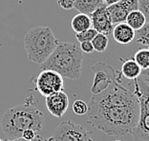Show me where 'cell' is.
Returning <instances> with one entry per match:
<instances>
[{"instance_id": "6da1fadb", "label": "cell", "mask_w": 149, "mask_h": 141, "mask_svg": "<svg viewBox=\"0 0 149 141\" xmlns=\"http://www.w3.org/2000/svg\"><path fill=\"white\" fill-rule=\"evenodd\" d=\"M87 122L108 135L131 133L140 119V102L134 92L115 83L90 99Z\"/></svg>"}, {"instance_id": "7a4b0ae2", "label": "cell", "mask_w": 149, "mask_h": 141, "mask_svg": "<svg viewBox=\"0 0 149 141\" xmlns=\"http://www.w3.org/2000/svg\"><path fill=\"white\" fill-rule=\"evenodd\" d=\"M44 115L33 106V102L27 101L10 108L1 117L0 126L7 139L21 137L26 130L40 132L43 127Z\"/></svg>"}, {"instance_id": "3957f363", "label": "cell", "mask_w": 149, "mask_h": 141, "mask_svg": "<svg viewBox=\"0 0 149 141\" xmlns=\"http://www.w3.org/2000/svg\"><path fill=\"white\" fill-rule=\"evenodd\" d=\"M82 60V52L77 43L58 42L54 53L40 67L42 70H55L63 78L74 80L81 75Z\"/></svg>"}, {"instance_id": "277c9868", "label": "cell", "mask_w": 149, "mask_h": 141, "mask_svg": "<svg viewBox=\"0 0 149 141\" xmlns=\"http://www.w3.org/2000/svg\"><path fill=\"white\" fill-rule=\"evenodd\" d=\"M58 42L49 27H33L27 32L24 37V46L28 59L38 65H42L54 53Z\"/></svg>"}, {"instance_id": "5b68a950", "label": "cell", "mask_w": 149, "mask_h": 141, "mask_svg": "<svg viewBox=\"0 0 149 141\" xmlns=\"http://www.w3.org/2000/svg\"><path fill=\"white\" fill-rule=\"evenodd\" d=\"M133 81L134 93L140 102V119L131 135L134 141H149V86L140 77Z\"/></svg>"}, {"instance_id": "8992f818", "label": "cell", "mask_w": 149, "mask_h": 141, "mask_svg": "<svg viewBox=\"0 0 149 141\" xmlns=\"http://www.w3.org/2000/svg\"><path fill=\"white\" fill-rule=\"evenodd\" d=\"M92 70L95 73L91 92L93 95H97L115 83H121L120 70H117L102 61L97 62L92 66Z\"/></svg>"}, {"instance_id": "52a82bcc", "label": "cell", "mask_w": 149, "mask_h": 141, "mask_svg": "<svg viewBox=\"0 0 149 141\" xmlns=\"http://www.w3.org/2000/svg\"><path fill=\"white\" fill-rule=\"evenodd\" d=\"M55 141H94L85 127L71 120L60 122L54 132Z\"/></svg>"}, {"instance_id": "ba28073f", "label": "cell", "mask_w": 149, "mask_h": 141, "mask_svg": "<svg viewBox=\"0 0 149 141\" xmlns=\"http://www.w3.org/2000/svg\"><path fill=\"white\" fill-rule=\"evenodd\" d=\"M36 88L42 96H49L53 93L63 91V77L52 70H42L36 78Z\"/></svg>"}, {"instance_id": "9c48e42d", "label": "cell", "mask_w": 149, "mask_h": 141, "mask_svg": "<svg viewBox=\"0 0 149 141\" xmlns=\"http://www.w3.org/2000/svg\"><path fill=\"white\" fill-rule=\"evenodd\" d=\"M45 103L51 115L61 117L69 108V97L64 91H60L47 96Z\"/></svg>"}, {"instance_id": "30bf717a", "label": "cell", "mask_w": 149, "mask_h": 141, "mask_svg": "<svg viewBox=\"0 0 149 141\" xmlns=\"http://www.w3.org/2000/svg\"><path fill=\"white\" fill-rule=\"evenodd\" d=\"M107 6L101 7V8L96 10L93 13L90 15L91 20H92V27L97 32L103 33L105 35H112L114 29V24L109 16V13L106 9Z\"/></svg>"}, {"instance_id": "8fae6325", "label": "cell", "mask_w": 149, "mask_h": 141, "mask_svg": "<svg viewBox=\"0 0 149 141\" xmlns=\"http://www.w3.org/2000/svg\"><path fill=\"white\" fill-rule=\"evenodd\" d=\"M114 40L118 44L126 45L131 43L136 37V31L133 30L126 22L116 24L112 32Z\"/></svg>"}, {"instance_id": "7c38bea8", "label": "cell", "mask_w": 149, "mask_h": 141, "mask_svg": "<svg viewBox=\"0 0 149 141\" xmlns=\"http://www.w3.org/2000/svg\"><path fill=\"white\" fill-rule=\"evenodd\" d=\"M106 9L114 25L121 22H125L128 13L130 12L129 10L125 7V5L120 0L117 3H115V4L107 6Z\"/></svg>"}, {"instance_id": "4fadbf2b", "label": "cell", "mask_w": 149, "mask_h": 141, "mask_svg": "<svg viewBox=\"0 0 149 141\" xmlns=\"http://www.w3.org/2000/svg\"><path fill=\"white\" fill-rule=\"evenodd\" d=\"M120 60L123 61L121 70H120L123 76H124L125 78L129 80H135L141 76L143 70H141V68L138 65V63L133 58L131 59L120 58Z\"/></svg>"}, {"instance_id": "5bb4252c", "label": "cell", "mask_w": 149, "mask_h": 141, "mask_svg": "<svg viewBox=\"0 0 149 141\" xmlns=\"http://www.w3.org/2000/svg\"><path fill=\"white\" fill-rule=\"evenodd\" d=\"M104 6H106L104 0H74V9L81 13L89 15Z\"/></svg>"}, {"instance_id": "9a60e30c", "label": "cell", "mask_w": 149, "mask_h": 141, "mask_svg": "<svg viewBox=\"0 0 149 141\" xmlns=\"http://www.w3.org/2000/svg\"><path fill=\"white\" fill-rule=\"evenodd\" d=\"M71 26H72V29L74 32L79 33L92 28V20H91L89 15L79 12L73 17Z\"/></svg>"}, {"instance_id": "2e32d148", "label": "cell", "mask_w": 149, "mask_h": 141, "mask_svg": "<svg viewBox=\"0 0 149 141\" xmlns=\"http://www.w3.org/2000/svg\"><path fill=\"white\" fill-rule=\"evenodd\" d=\"M125 22L136 32L141 30L147 23L145 16L140 10H136V11H133L128 13Z\"/></svg>"}, {"instance_id": "e0dca14e", "label": "cell", "mask_w": 149, "mask_h": 141, "mask_svg": "<svg viewBox=\"0 0 149 141\" xmlns=\"http://www.w3.org/2000/svg\"><path fill=\"white\" fill-rule=\"evenodd\" d=\"M135 61L141 67V70L149 69V49H141L134 55Z\"/></svg>"}, {"instance_id": "ac0fdd59", "label": "cell", "mask_w": 149, "mask_h": 141, "mask_svg": "<svg viewBox=\"0 0 149 141\" xmlns=\"http://www.w3.org/2000/svg\"><path fill=\"white\" fill-rule=\"evenodd\" d=\"M108 42H109V40H108L107 35L100 32H97V35L92 40V44L94 46L95 51L99 53H103L106 51Z\"/></svg>"}, {"instance_id": "d6986e66", "label": "cell", "mask_w": 149, "mask_h": 141, "mask_svg": "<svg viewBox=\"0 0 149 141\" xmlns=\"http://www.w3.org/2000/svg\"><path fill=\"white\" fill-rule=\"evenodd\" d=\"M136 40L140 44L149 47V23H146L141 30L137 31Z\"/></svg>"}, {"instance_id": "ffe728a7", "label": "cell", "mask_w": 149, "mask_h": 141, "mask_svg": "<svg viewBox=\"0 0 149 141\" xmlns=\"http://www.w3.org/2000/svg\"><path fill=\"white\" fill-rule=\"evenodd\" d=\"M73 112L77 115H84L88 113V111H89V106L88 104L83 101V100H79L77 99L73 103Z\"/></svg>"}, {"instance_id": "44dd1931", "label": "cell", "mask_w": 149, "mask_h": 141, "mask_svg": "<svg viewBox=\"0 0 149 141\" xmlns=\"http://www.w3.org/2000/svg\"><path fill=\"white\" fill-rule=\"evenodd\" d=\"M97 35V32L94 28H90L84 32H81L79 33H76L77 40L79 42L83 41H92L93 38Z\"/></svg>"}, {"instance_id": "7402d4cb", "label": "cell", "mask_w": 149, "mask_h": 141, "mask_svg": "<svg viewBox=\"0 0 149 141\" xmlns=\"http://www.w3.org/2000/svg\"><path fill=\"white\" fill-rule=\"evenodd\" d=\"M139 10L143 13L146 22L149 23V0H139Z\"/></svg>"}, {"instance_id": "603a6c76", "label": "cell", "mask_w": 149, "mask_h": 141, "mask_svg": "<svg viewBox=\"0 0 149 141\" xmlns=\"http://www.w3.org/2000/svg\"><path fill=\"white\" fill-rule=\"evenodd\" d=\"M79 48L81 50V52L85 53H92L95 52L94 46L92 44V41H83L80 42Z\"/></svg>"}, {"instance_id": "cb8c5ba5", "label": "cell", "mask_w": 149, "mask_h": 141, "mask_svg": "<svg viewBox=\"0 0 149 141\" xmlns=\"http://www.w3.org/2000/svg\"><path fill=\"white\" fill-rule=\"evenodd\" d=\"M57 4L63 10H72L74 8V0H57Z\"/></svg>"}, {"instance_id": "d4e9b609", "label": "cell", "mask_w": 149, "mask_h": 141, "mask_svg": "<svg viewBox=\"0 0 149 141\" xmlns=\"http://www.w3.org/2000/svg\"><path fill=\"white\" fill-rule=\"evenodd\" d=\"M37 135V133L33 130H26L22 133L21 137L27 140H33Z\"/></svg>"}, {"instance_id": "484cf974", "label": "cell", "mask_w": 149, "mask_h": 141, "mask_svg": "<svg viewBox=\"0 0 149 141\" xmlns=\"http://www.w3.org/2000/svg\"><path fill=\"white\" fill-rule=\"evenodd\" d=\"M5 141H45V139L40 135H37L33 140H27V139L22 138V137H18V138H15V139H6Z\"/></svg>"}, {"instance_id": "4316f807", "label": "cell", "mask_w": 149, "mask_h": 141, "mask_svg": "<svg viewBox=\"0 0 149 141\" xmlns=\"http://www.w3.org/2000/svg\"><path fill=\"white\" fill-rule=\"evenodd\" d=\"M141 79H143L145 82H149V69L148 70H144L141 72V75L140 76Z\"/></svg>"}, {"instance_id": "83f0119b", "label": "cell", "mask_w": 149, "mask_h": 141, "mask_svg": "<svg viewBox=\"0 0 149 141\" xmlns=\"http://www.w3.org/2000/svg\"><path fill=\"white\" fill-rule=\"evenodd\" d=\"M120 0H104V3L106 4V6H109L112 4H115V3L118 2Z\"/></svg>"}, {"instance_id": "f1b7e54d", "label": "cell", "mask_w": 149, "mask_h": 141, "mask_svg": "<svg viewBox=\"0 0 149 141\" xmlns=\"http://www.w3.org/2000/svg\"><path fill=\"white\" fill-rule=\"evenodd\" d=\"M45 141H55V140H54L53 137H50V138H47V139H45Z\"/></svg>"}, {"instance_id": "f546056e", "label": "cell", "mask_w": 149, "mask_h": 141, "mask_svg": "<svg viewBox=\"0 0 149 141\" xmlns=\"http://www.w3.org/2000/svg\"><path fill=\"white\" fill-rule=\"evenodd\" d=\"M0 141H5V140H4V139H2L1 137H0Z\"/></svg>"}, {"instance_id": "4dcf8cb0", "label": "cell", "mask_w": 149, "mask_h": 141, "mask_svg": "<svg viewBox=\"0 0 149 141\" xmlns=\"http://www.w3.org/2000/svg\"><path fill=\"white\" fill-rule=\"evenodd\" d=\"M115 141H121V140H115Z\"/></svg>"}, {"instance_id": "1f68e13d", "label": "cell", "mask_w": 149, "mask_h": 141, "mask_svg": "<svg viewBox=\"0 0 149 141\" xmlns=\"http://www.w3.org/2000/svg\"><path fill=\"white\" fill-rule=\"evenodd\" d=\"M146 83H147V84H148V86H149V82H146Z\"/></svg>"}]
</instances>
